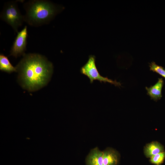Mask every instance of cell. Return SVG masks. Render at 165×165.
<instances>
[{
    "instance_id": "1",
    "label": "cell",
    "mask_w": 165,
    "mask_h": 165,
    "mask_svg": "<svg viewBox=\"0 0 165 165\" xmlns=\"http://www.w3.org/2000/svg\"><path fill=\"white\" fill-rule=\"evenodd\" d=\"M16 67L21 86L29 91L37 90L46 86L53 72L52 63L37 53H25Z\"/></svg>"
},
{
    "instance_id": "2",
    "label": "cell",
    "mask_w": 165,
    "mask_h": 165,
    "mask_svg": "<svg viewBox=\"0 0 165 165\" xmlns=\"http://www.w3.org/2000/svg\"><path fill=\"white\" fill-rule=\"evenodd\" d=\"M23 7L25 11L24 22L35 27L48 24L58 12L57 6L47 0H29Z\"/></svg>"
},
{
    "instance_id": "3",
    "label": "cell",
    "mask_w": 165,
    "mask_h": 165,
    "mask_svg": "<svg viewBox=\"0 0 165 165\" xmlns=\"http://www.w3.org/2000/svg\"><path fill=\"white\" fill-rule=\"evenodd\" d=\"M0 18L10 25L16 33L24 22V15L21 14L16 1H8L4 4Z\"/></svg>"
},
{
    "instance_id": "4",
    "label": "cell",
    "mask_w": 165,
    "mask_h": 165,
    "mask_svg": "<svg viewBox=\"0 0 165 165\" xmlns=\"http://www.w3.org/2000/svg\"><path fill=\"white\" fill-rule=\"evenodd\" d=\"M95 61V56L93 55L90 56L88 61L81 68L80 71L82 74L86 76L89 78L91 83H92L94 80H97L101 82H108L116 86H121L120 83L116 80L114 81L101 75L96 67Z\"/></svg>"
},
{
    "instance_id": "5",
    "label": "cell",
    "mask_w": 165,
    "mask_h": 165,
    "mask_svg": "<svg viewBox=\"0 0 165 165\" xmlns=\"http://www.w3.org/2000/svg\"><path fill=\"white\" fill-rule=\"evenodd\" d=\"M17 33L9 55L10 56H13L16 58L25 54L28 36L27 26H25L23 29Z\"/></svg>"
},
{
    "instance_id": "6",
    "label": "cell",
    "mask_w": 165,
    "mask_h": 165,
    "mask_svg": "<svg viewBox=\"0 0 165 165\" xmlns=\"http://www.w3.org/2000/svg\"><path fill=\"white\" fill-rule=\"evenodd\" d=\"M86 165H104L103 152L97 147L92 149L86 159Z\"/></svg>"
},
{
    "instance_id": "7",
    "label": "cell",
    "mask_w": 165,
    "mask_h": 165,
    "mask_svg": "<svg viewBox=\"0 0 165 165\" xmlns=\"http://www.w3.org/2000/svg\"><path fill=\"white\" fill-rule=\"evenodd\" d=\"M103 159L104 165H117L119 154L114 149L108 148L103 152Z\"/></svg>"
},
{
    "instance_id": "8",
    "label": "cell",
    "mask_w": 165,
    "mask_h": 165,
    "mask_svg": "<svg viewBox=\"0 0 165 165\" xmlns=\"http://www.w3.org/2000/svg\"><path fill=\"white\" fill-rule=\"evenodd\" d=\"M163 84L162 78H159L157 82L153 86L149 88L146 87L147 94L154 100L157 101L160 99L162 97V89Z\"/></svg>"
},
{
    "instance_id": "9",
    "label": "cell",
    "mask_w": 165,
    "mask_h": 165,
    "mask_svg": "<svg viewBox=\"0 0 165 165\" xmlns=\"http://www.w3.org/2000/svg\"><path fill=\"white\" fill-rule=\"evenodd\" d=\"M163 146L157 141L152 142L146 145L144 148V153L148 157H151L154 155L164 151Z\"/></svg>"
},
{
    "instance_id": "10",
    "label": "cell",
    "mask_w": 165,
    "mask_h": 165,
    "mask_svg": "<svg viewBox=\"0 0 165 165\" xmlns=\"http://www.w3.org/2000/svg\"><path fill=\"white\" fill-rule=\"evenodd\" d=\"M0 70L8 73L17 72L16 67L11 64L8 57L4 54H0Z\"/></svg>"
},
{
    "instance_id": "11",
    "label": "cell",
    "mask_w": 165,
    "mask_h": 165,
    "mask_svg": "<svg viewBox=\"0 0 165 165\" xmlns=\"http://www.w3.org/2000/svg\"><path fill=\"white\" fill-rule=\"evenodd\" d=\"M165 158V152L159 153L151 157V162L156 165H160L164 161Z\"/></svg>"
},
{
    "instance_id": "12",
    "label": "cell",
    "mask_w": 165,
    "mask_h": 165,
    "mask_svg": "<svg viewBox=\"0 0 165 165\" xmlns=\"http://www.w3.org/2000/svg\"><path fill=\"white\" fill-rule=\"evenodd\" d=\"M149 67L150 70L158 73L165 78V69L163 67L157 65L154 62L150 64Z\"/></svg>"
}]
</instances>
